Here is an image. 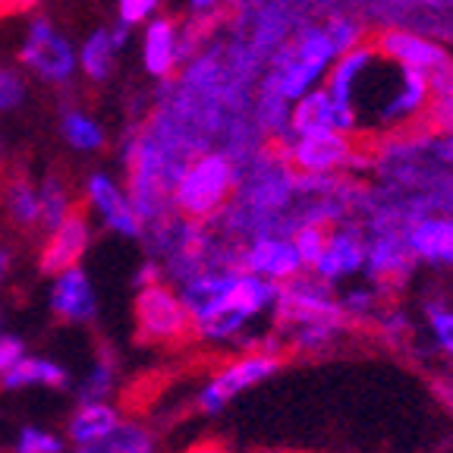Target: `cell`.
Returning <instances> with one entry per match:
<instances>
[{
	"mask_svg": "<svg viewBox=\"0 0 453 453\" xmlns=\"http://www.w3.org/2000/svg\"><path fill=\"white\" fill-rule=\"evenodd\" d=\"M192 319V337L202 343L262 347L255 325L271 319L280 283L255 277L240 265L205 268L177 287Z\"/></svg>",
	"mask_w": 453,
	"mask_h": 453,
	"instance_id": "cell-1",
	"label": "cell"
},
{
	"mask_svg": "<svg viewBox=\"0 0 453 453\" xmlns=\"http://www.w3.org/2000/svg\"><path fill=\"white\" fill-rule=\"evenodd\" d=\"M271 319H274V331L280 334L277 340H283V347L296 349V353H325L349 327L331 283L305 274V271L293 280L280 283ZM277 340H271V347H277Z\"/></svg>",
	"mask_w": 453,
	"mask_h": 453,
	"instance_id": "cell-2",
	"label": "cell"
},
{
	"mask_svg": "<svg viewBox=\"0 0 453 453\" xmlns=\"http://www.w3.org/2000/svg\"><path fill=\"white\" fill-rule=\"evenodd\" d=\"M240 186V167L226 151L202 149L180 167L170 186V211L192 224H214L234 202Z\"/></svg>",
	"mask_w": 453,
	"mask_h": 453,
	"instance_id": "cell-3",
	"label": "cell"
},
{
	"mask_svg": "<svg viewBox=\"0 0 453 453\" xmlns=\"http://www.w3.org/2000/svg\"><path fill=\"white\" fill-rule=\"evenodd\" d=\"M287 362L283 349L262 343V347H246L242 353H236L234 359H226L224 365H218L211 375L205 378V384L198 388L196 406L205 416H218L226 410L230 400L242 396L246 390L258 388V384L271 381Z\"/></svg>",
	"mask_w": 453,
	"mask_h": 453,
	"instance_id": "cell-4",
	"label": "cell"
},
{
	"mask_svg": "<svg viewBox=\"0 0 453 453\" xmlns=\"http://www.w3.org/2000/svg\"><path fill=\"white\" fill-rule=\"evenodd\" d=\"M334 57H337V50H334L325 28L299 32V35L280 50V57H274L262 92H271L283 101H296L299 95L315 88V82H319L327 73V66L334 64Z\"/></svg>",
	"mask_w": 453,
	"mask_h": 453,
	"instance_id": "cell-5",
	"label": "cell"
},
{
	"mask_svg": "<svg viewBox=\"0 0 453 453\" xmlns=\"http://www.w3.org/2000/svg\"><path fill=\"white\" fill-rule=\"evenodd\" d=\"M133 327L135 340L145 343V347H183L186 340L192 337V319L177 287L170 280L139 287L133 303Z\"/></svg>",
	"mask_w": 453,
	"mask_h": 453,
	"instance_id": "cell-6",
	"label": "cell"
},
{
	"mask_svg": "<svg viewBox=\"0 0 453 453\" xmlns=\"http://www.w3.org/2000/svg\"><path fill=\"white\" fill-rule=\"evenodd\" d=\"M19 64L48 85H66L79 73L76 44L44 16L28 19L19 42Z\"/></svg>",
	"mask_w": 453,
	"mask_h": 453,
	"instance_id": "cell-7",
	"label": "cell"
},
{
	"mask_svg": "<svg viewBox=\"0 0 453 453\" xmlns=\"http://www.w3.org/2000/svg\"><path fill=\"white\" fill-rule=\"evenodd\" d=\"M283 161L299 177H327L356 157L353 133L311 129V133H283Z\"/></svg>",
	"mask_w": 453,
	"mask_h": 453,
	"instance_id": "cell-8",
	"label": "cell"
},
{
	"mask_svg": "<svg viewBox=\"0 0 453 453\" xmlns=\"http://www.w3.org/2000/svg\"><path fill=\"white\" fill-rule=\"evenodd\" d=\"M85 202H88V211L95 214L104 230L117 236H127V240H142V224L139 211H135L133 198H129L127 186L117 177H111L107 170H95L85 180Z\"/></svg>",
	"mask_w": 453,
	"mask_h": 453,
	"instance_id": "cell-9",
	"label": "cell"
},
{
	"mask_svg": "<svg viewBox=\"0 0 453 453\" xmlns=\"http://www.w3.org/2000/svg\"><path fill=\"white\" fill-rule=\"evenodd\" d=\"M236 265L255 277H265L271 283H287L303 274V262L293 246L290 234H258L249 236L236 252Z\"/></svg>",
	"mask_w": 453,
	"mask_h": 453,
	"instance_id": "cell-10",
	"label": "cell"
},
{
	"mask_svg": "<svg viewBox=\"0 0 453 453\" xmlns=\"http://www.w3.org/2000/svg\"><path fill=\"white\" fill-rule=\"evenodd\" d=\"M92 236H95V226L88 214L85 211L66 214L60 224L50 226L48 234H44L42 252H38V268L50 277V274H57V271L82 265L85 252L92 249Z\"/></svg>",
	"mask_w": 453,
	"mask_h": 453,
	"instance_id": "cell-11",
	"label": "cell"
},
{
	"mask_svg": "<svg viewBox=\"0 0 453 453\" xmlns=\"http://www.w3.org/2000/svg\"><path fill=\"white\" fill-rule=\"evenodd\" d=\"M142 66L151 79L164 82L173 73L180 70L186 57H189V48H186V35L180 32V26L167 16H151L145 26H142Z\"/></svg>",
	"mask_w": 453,
	"mask_h": 453,
	"instance_id": "cell-12",
	"label": "cell"
},
{
	"mask_svg": "<svg viewBox=\"0 0 453 453\" xmlns=\"http://www.w3.org/2000/svg\"><path fill=\"white\" fill-rule=\"evenodd\" d=\"M48 305L50 315L64 325H92L98 315V296H95L92 277L85 274L82 265L50 274Z\"/></svg>",
	"mask_w": 453,
	"mask_h": 453,
	"instance_id": "cell-13",
	"label": "cell"
},
{
	"mask_svg": "<svg viewBox=\"0 0 453 453\" xmlns=\"http://www.w3.org/2000/svg\"><path fill=\"white\" fill-rule=\"evenodd\" d=\"M412 265H416V258H412L410 246H406L403 230H381V234H375V240H365V265H362V271L378 290L400 287L410 277Z\"/></svg>",
	"mask_w": 453,
	"mask_h": 453,
	"instance_id": "cell-14",
	"label": "cell"
},
{
	"mask_svg": "<svg viewBox=\"0 0 453 453\" xmlns=\"http://www.w3.org/2000/svg\"><path fill=\"white\" fill-rule=\"evenodd\" d=\"M362 265H365V236L353 226H337V230H327L325 249H321L319 262L309 268V274L334 287V283L359 274Z\"/></svg>",
	"mask_w": 453,
	"mask_h": 453,
	"instance_id": "cell-15",
	"label": "cell"
},
{
	"mask_svg": "<svg viewBox=\"0 0 453 453\" xmlns=\"http://www.w3.org/2000/svg\"><path fill=\"white\" fill-rule=\"evenodd\" d=\"M375 42V48L381 50L384 57H390L394 64L406 66V70H418L425 76L432 73L447 70V50L441 44L428 42V38L416 35V32H400V28H390V32H381V35H368Z\"/></svg>",
	"mask_w": 453,
	"mask_h": 453,
	"instance_id": "cell-16",
	"label": "cell"
},
{
	"mask_svg": "<svg viewBox=\"0 0 453 453\" xmlns=\"http://www.w3.org/2000/svg\"><path fill=\"white\" fill-rule=\"evenodd\" d=\"M290 133H311V129H337V133H356L353 113L331 98L325 88H309L299 95L290 107Z\"/></svg>",
	"mask_w": 453,
	"mask_h": 453,
	"instance_id": "cell-17",
	"label": "cell"
},
{
	"mask_svg": "<svg viewBox=\"0 0 453 453\" xmlns=\"http://www.w3.org/2000/svg\"><path fill=\"white\" fill-rule=\"evenodd\" d=\"M129 32H133V28L117 22V26H111V28L101 26L85 35V42L76 48V57H79V70H82V76L88 79V82H104V79L113 76L117 60H120L123 48H127V42H129Z\"/></svg>",
	"mask_w": 453,
	"mask_h": 453,
	"instance_id": "cell-18",
	"label": "cell"
},
{
	"mask_svg": "<svg viewBox=\"0 0 453 453\" xmlns=\"http://www.w3.org/2000/svg\"><path fill=\"white\" fill-rule=\"evenodd\" d=\"M412 258L434 268H453V218L425 214L403 230Z\"/></svg>",
	"mask_w": 453,
	"mask_h": 453,
	"instance_id": "cell-19",
	"label": "cell"
},
{
	"mask_svg": "<svg viewBox=\"0 0 453 453\" xmlns=\"http://www.w3.org/2000/svg\"><path fill=\"white\" fill-rule=\"evenodd\" d=\"M120 422V410L111 400H79L70 422H66V438L76 450H82V447H92L101 438H107Z\"/></svg>",
	"mask_w": 453,
	"mask_h": 453,
	"instance_id": "cell-20",
	"label": "cell"
},
{
	"mask_svg": "<svg viewBox=\"0 0 453 453\" xmlns=\"http://www.w3.org/2000/svg\"><path fill=\"white\" fill-rule=\"evenodd\" d=\"M7 390H26V388H44V390H64L70 384V372L60 362L44 359V356H22L7 375L0 378Z\"/></svg>",
	"mask_w": 453,
	"mask_h": 453,
	"instance_id": "cell-21",
	"label": "cell"
},
{
	"mask_svg": "<svg viewBox=\"0 0 453 453\" xmlns=\"http://www.w3.org/2000/svg\"><path fill=\"white\" fill-rule=\"evenodd\" d=\"M0 205L13 226L19 230H42V211H38V183L28 177H10L0 183Z\"/></svg>",
	"mask_w": 453,
	"mask_h": 453,
	"instance_id": "cell-22",
	"label": "cell"
},
{
	"mask_svg": "<svg viewBox=\"0 0 453 453\" xmlns=\"http://www.w3.org/2000/svg\"><path fill=\"white\" fill-rule=\"evenodd\" d=\"M76 453H157V438L149 425L123 418L107 438H101L92 447H82Z\"/></svg>",
	"mask_w": 453,
	"mask_h": 453,
	"instance_id": "cell-23",
	"label": "cell"
},
{
	"mask_svg": "<svg viewBox=\"0 0 453 453\" xmlns=\"http://www.w3.org/2000/svg\"><path fill=\"white\" fill-rule=\"evenodd\" d=\"M60 135L73 151H82V155H95L104 149V127L82 107H70L60 113Z\"/></svg>",
	"mask_w": 453,
	"mask_h": 453,
	"instance_id": "cell-24",
	"label": "cell"
},
{
	"mask_svg": "<svg viewBox=\"0 0 453 453\" xmlns=\"http://www.w3.org/2000/svg\"><path fill=\"white\" fill-rule=\"evenodd\" d=\"M38 211H42V230L48 234L50 226H57L66 214L76 211V198H73V189L64 177H44L38 183Z\"/></svg>",
	"mask_w": 453,
	"mask_h": 453,
	"instance_id": "cell-25",
	"label": "cell"
},
{
	"mask_svg": "<svg viewBox=\"0 0 453 453\" xmlns=\"http://www.w3.org/2000/svg\"><path fill=\"white\" fill-rule=\"evenodd\" d=\"M432 82V92H428V104H425L422 123L428 129H438V133H453V82L450 73L441 70L428 76Z\"/></svg>",
	"mask_w": 453,
	"mask_h": 453,
	"instance_id": "cell-26",
	"label": "cell"
},
{
	"mask_svg": "<svg viewBox=\"0 0 453 453\" xmlns=\"http://www.w3.org/2000/svg\"><path fill=\"white\" fill-rule=\"evenodd\" d=\"M113 388H117V359L111 353H101L79 388V400H111Z\"/></svg>",
	"mask_w": 453,
	"mask_h": 453,
	"instance_id": "cell-27",
	"label": "cell"
},
{
	"mask_svg": "<svg viewBox=\"0 0 453 453\" xmlns=\"http://www.w3.org/2000/svg\"><path fill=\"white\" fill-rule=\"evenodd\" d=\"M290 240H293V246H296L299 262H303V268L309 271L311 265L319 262L321 249H325V240H327V224H321V220H305V224H299L296 230H293Z\"/></svg>",
	"mask_w": 453,
	"mask_h": 453,
	"instance_id": "cell-28",
	"label": "cell"
},
{
	"mask_svg": "<svg viewBox=\"0 0 453 453\" xmlns=\"http://www.w3.org/2000/svg\"><path fill=\"white\" fill-rule=\"evenodd\" d=\"M66 444L60 434L48 432V428H38V425H26L19 428L13 441V453H64Z\"/></svg>",
	"mask_w": 453,
	"mask_h": 453,
	"instance_id": "cell-29",
	"label": "cell"
},
{
	"mask_svg": "<svg viewBox=\"0 0 453 453\" xmlns=\"http://www.w3.org/2000/svg\"><path fill=\"white\" fill-rule=\"evenodd\" d=\"M425 319H428V331H432L438 349L453 359V309L444 303H428L425 305Z\"/></svg>",
	"mask_w": 453,
	"mask_h": 453,
	"instance_id": "cell-30",
	"label": "cell"
},
{
	"mask_svg": "<svg viewBox=\"0 0 453 453\" xmlns=\"http://www.w3.org/2000/svg\"><path fill=\"white\" fill-rule=\"evenodd\" d=\"M26 101V76L13 66H0V113H13Z\"/></svg>",
	"mask_w": 453,
	"mask_h": 453,
	"instance_id": "cell-31",
	"label": "cell"
},
{
	"mask_svg": "<svg viewBox=\"0 0 453 453\" xmlns=\"http://www.w3.org/2000/svg\"><path fill=\"white\" fill-rule=\"evenodd\" d=\"M161 0H117V22L127 28L145 26L151 16H157Z\"/></svg>",
	"mask_w": 453,
	"mask_h": 453,
	"instance_id": "cell-32",
	"label": "cell"
},
{
	"mask_svg": "<svg viewBox=\"0 0 453 453\" xmlns=\"http://www.w3.org/2000/svg\"><path fill=\"white\" fill-rule=\"evenodd\" d=\"M325 32H327V38H331V44H334L337 54H343V50H349L353 44H359L362 38H365V32L349 19H334Z\"/></svg>",
	"mask_w": 453,
	"mask_h": 453,
	"instance_id": "cell-33",
	"label": "cell"
},
{
	"mask_svg": "<svg viewBox=\"0 0 453 453\" xmlns=\"http://www.w3.org/2000/svg\"><path fill=\"white\" fill-rule=\"evenodd\" d=\"M26 356V347H22L19 337H7V334H0V378L7 375L10 368Z\"/></svg>",
	"mask_w": 453,
	"mask_h": 453,
	"instance_id": "cell-34",
	"label": "cell"
},
{
	"mask_svg": "<svg viewBox=\"0 0 453 453\" xmlns=\"http://www.w3.org/2000/svg\"><path fill=\"white\" fill-rule=\"evenodd\" d=\"M180 453H234V450H230V447H226L224 441H218V438H202V441H196V444L183 447Z\"/></svg>",
	"mask_w": 453,
	"mask_h": 453,
	"instance_id": "cell-35",
	"label": "cell"
},
{
	"mask_svg": "<svg viewBox=\"0 0 453 453\" xmlns=\"http://www.w3.org/2000/svg\"><path fill=\"white\" fill-rule=\"evenodd\" d=\"M224 4H226V0H189L192 13L202 16V19H205V16H211L214 10H220Z\"/></svg>",
	"mask_w": 453,
	"mask_h": 453,
	"instance_id": "cell-36",
	"label": "cell"
},
{
	"mask_svg": "<svg viewBox=\"0 0 453 453\" xmlns=\"http://www.w3.org/2000/svg\"><path fill=\"white\" fill-rule=\"evenodd\" d=\"M10 268H13V252H10V246L0 242V290H4V283H7Z\"/></svg>",
	"mask_w": 453,
	"mask_h": 453,
	"instance_id": "cell-37",
	"label": "cell"
},
{
	"mask_svg": "<svg viewBox=\"0 0 453 453\" xmlns=\"http://www.w3.org/2000/svg\"><path fill=\"white\" fill-rule=\"evenodd\" d=\"M44 0H7V10H35V7H42Z\"/></svg>",
	"mask_w": 453,
	"mask_h": 453,
	"instance_id": "cell-38",
	"label": "cell"
},
{
	"mask_svg": "<svg viewBox=\"0 0 453 453\" xmlns=\"http://www.w3.org/2000/svg\"><path fill=\"white\" fill-rule=\"evenodd\" d=\"M0 170H4V139H0Z\"/></svg>",
	"mask_w": 453,
	"mask_h": 453,
	"instance_id": "cell-39",
	"label": "cell"
},
{
	"mask_svg": "<svg viewBox=\"0 0 453 453\" xmlns=\"http://www.w3.org/2000/svg\"><path fill=\"white\" fill-rule=\"evenodd\" d=\"M4 10H7V0H0V13H4Z\"/></svg>",
	"mask_w": 453,
	"mask_h": 453,
	"instance_id": "cell-40",
	"label": "cell"
},
{
	"mask_svg": "<svg viewBox=\"0 0 453 453\" xmlns=\"http://www.w3.org/2000/svg\"><path fill=\"white\" fill-rule=\"evenodd\" d=\"M447 73H450V82H453V64H447Z\"/></svg>",
	"mask_w": 453,
	"mask_h": 453,
	"instance_id": "cell-41",
	"label": "cell"
}]
</instances>
